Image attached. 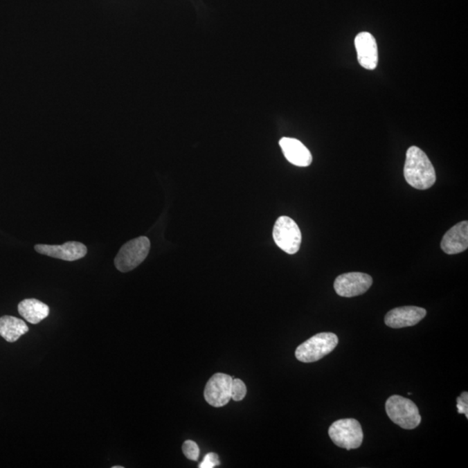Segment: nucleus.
Returning a JSON list of instances; mask_svg holds the SVG:
<instances>
[{"label": "nucleus", "instance_id": "obj_1", "mask_svg": "<svg viewBox=\"0 0 468 468\" xmlns=\"http://www.w3.org/2000/svg\"><path fill=\"white\" fill-rule=\"evenodd\" d=\"M404 177L411 187L419 190H426L435 183V168L426 154L418 147H411L407 151Z\"/></svg>", "mask_w": 468, "mask_h": 468}, {"label": "nucleus", "instance_id": "obj_2", "mask_svg": "<svg viewBox=\"0 0 468 468\" xmlns=\"http://www.w3.org/2000/svg\"><path fill=\"white\" fill-rule=\"evenodd\" d=\"M339 344V336L332 332L316 334L296 350V359L302 363H314L332 353Z\"/></svg>", "mask_w": 468, "mask_h": 468}, {"label": "nucleus", "instance_id": "obj_3", "mask_svg": "<svg viewBox=\"0 0 468 468\" xmlns=\"http://www.w3.org/2000/svg\"><path fill=\"white\" fill-rule=\"evenodd\" d=\"M386 413L392 422L404 429L417 428L422 422L417 406L401 395H392L386 402Z\"/></svg>", "mask_w": 468, "mask_h": 468}, {"label": "nucleus", "instance_id": "obj_4", "mask_svg": "<svg viewBox=\"0 0 468 468\" xmlns=\"http://www.w3.org/2000/svg\"><path fill=\"white\" fill-rule=\"evenodd\" d=\"M150 242L145 236L129 240L121 247L115 261L116 269L122 273L136 269L149 255Z\"/></svg>", "mask_w": 468, "mask_h": 468}, {"label": "nucleus", "instance_id": "obj_5", "mask_svg": "<svg viewBox=\"0 0 468 468\" xmlns=\"http://www.w3.org/2000/svg\"><path fill=\"white\" fill-rule=\"evenodd\" d=\"M329 435L334 444L341 449H357L362 445V426L356 419H342L333 422L329 429Z\"/></svg>", "mask_w": 468, "mask_h": 468}, {"label": "nucleus", "instance_id": "obj_6", "mask_svg": "<svg viewBox=\"0 0 468 468\" xmlns=\"http://www.w3.org/2000/svg\"><path fill=\"white\" fill-rule=\"evenodd\" d=\"M273 236L276 245L288 254L297 253L300 249L301 231L290 217L281 216L277 219Z\"/></svg>", "mask_w": 468, "mask_h": 468}, {"label": "nucleus", "instance_id": "obj_7", "mask_svg": "<svg viewBox=\"0 0 468 468\" xmlns=\"http://www.w3.org/2000/svg\"><path fill=\"white\" fill-rule=\"evenodd\" d=\"M373 284L370 275L363 273H349L340 275L334 283V289L340 297L353 298L362 295Z\"/></svg>", "mask_w": 468, "mask_h": 468}, {"label": "nucleus", "instance_id": "obj_8", "mask_svg": "<svg viewBox=\"0 0 468 468\" xmlns=\"http://www.w3.org/2000/svg\"><path fill=\"white\" fill-rule=\"evenodd\" d=\"M233 377L229 375L216 373L206 385L204 397L213 407L220 408L231 400V385Z\"/></svg>", "mask_w": 468, "mask_h": 468}, {"label": "nucleus", "instance_id": "obj_9", "mask_svg": "<svg viewBox=\"0 0 468 468\" xmlns=\"http://www.w3.org/2000/svg\"><path fill=\"white\" fill-rule=\"evenodd\" d=\"M426 315L425 309L417 306H402L388 312L385 316L384 322L390 328L401 329L417 325Z\"/></svg>", "mask_w": 468, "mask_h": 468}, {"label": "nucleus", "instance_id": "obj_10", "mask_svg": "<svg viewBox=\"0 0 468 468\" xmlns=\"http://www.w3.org/2000/svg\"><path fill=\"white\" fill-rule=\"evenodd\" d=\"M35 250L43 255L65 261L80 260L88 252L87 247L84 244L77 242H69L61 246L37 245Z\"/></svg>", "mask_w": 468, "mask_h": 468}, {"label": "nucleus", "instance_id": "obj_11", "mask_svg": "<svg viewBox=\"0 0 468 468\" xmlns=\"http://www.w3.org/2000/svg\"><path fill=\"white\" fill-rule=\"evenodd\" d=\"M355 46L361 66L375 70L378 63L377 41L369 33H361L356 37Z\"/></svg>", "mask_w": 468, "mask_h": 468}, {"label": "nucleus", "instance_id": "obj_12", "mask_svg": "<svg viewBox=\"0 0 468 468\" xmlns=\"http://www.w3.org/2000/svg\"><path fill=\"white\" fill-rule=\"evenodd\" d=\"M440 246L444 253L450 255L466 251L468 247V222H461L447 231Z\"/></svg>", "mask_w": 468, "mask_h": 468}, {"label": "nucleus", "instance_id": "obj_13", "mask_svg": "<svg viewBox=\"0 0 468 468\" xmlns=\"http://www.w3.org/2000/svg\"><path fill=\"white\" fill-rule=\"evenodd\" d=\"M280 146L289 163L298 167H308L312 164V154L300 141L284 137L280 141Z\"/></svg>", "mask_w": 468, "mask_h": 468}, {"label": "nucleus", "instance_id": "obj_14", "mask_svg": "<svg viewBox=\"0 0 468 468\" xmlns=\"http://www.w3.org/2000/svg\"><path fill=\"white\" fill-rule=\"evenodd\" d=\"M18 309L19 314L33 325L43 321L50 314L49 306L35 298H27L20 302Z\"/></svg>", "mask_w": 468, "mask_h": 468}, {"label": "nucleus", "instance_id": "obj_15", "mask_svg": "<svg viewBox=\"0 0 468 468\" xmlns=\"http://www.w3.org/2000/svg\"><path fill=\"white\" fill-rule=\"evenodd\" d=\"M29 328L22 319L12 316L0 318V336L9 343H15L28 332Z\"/></svg>", "mask_w": 468, "mask_h": 468}, {"label": "nucleus", "instance_id": "obj_16", "mask_svg": "<svg viewBox=\"0 0 468 468\" xmlns=\"http://www.w3.org/2000/svg\"><path fill=\"white\" fill-rule=\"evenodd\" d=\"M246 384L240 379H233L231 385V399L233 401L240 402L246 395Z\"/></svg>", "mask_w": 468, "mask_h": 468}, {"label": "nucleus", "instance_id": "obj_17", "mask_svg": "<svg viewBox=\"0 0 468 468\" xmlns=\"http://www.w3.org/2000/svg\"><path fill=\"white\" fill-rule=\"evenodd\" d=\"M182 451H183L184 456L187 457L188 460H198L199 449L197 444L192 442V440H186L183 445H182Z\"/></svg>", "mask_w": 468, "mask_h": 468}, {"label": "nucleus", "instance_id": "obj_18", "mask_svg": "<svg viewBox=\"0 0 468 468\" xmlns=\"http://www.w3.org/2000/svg\"><path fill=\"white\" fill-rule=\"evenodd\" d=\"M220 464L219 456L215 453L206 454L204 459L199 464V468H213L218 467Z\"/></svg>", "mask_w": 468, "mask_h": 468}, {"label": "nucleus", "instance_id": "obj_19", "mask_svg": "<svg viewBox=\"0 0 468 468\" xmlns=\"http://www.w3.org/2000/svg\"><path fill=\"white\" fill-rule=\"evenodd\" d=\"M457 409L459 414H464L468 418V393L463 392L460 397H457Z\"/></svg>", "mask_w": 468, "mask_h": 468}, {"label": "nucleus", "instance_id": "obj_20", "mask_svg": "<svg viewBox=\"0 0 468 468\" xmlns=\"http://www.w3.org/2000/svg\"><path fill=\"white\" fill-rule=\"evenodd\" d=\"M112 468H123V467H122V466H115V467H112Z\"/></svg>", "mask_w": 468, "mask_h": 468}]
</instances>
